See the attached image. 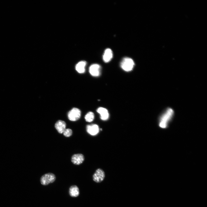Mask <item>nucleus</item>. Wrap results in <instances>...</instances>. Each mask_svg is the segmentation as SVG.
I'll return each mask as SVG.
<instances>
[{
	"label": "nucleus",
	"instance_id": "obj_1",
	"mask_svg": "<svg viewBox=\"0 0 207 207\" xmlns=\"http://www.w3.org/2000/svg\"><path fill=\"white\" fill-rule=\"evenodd\" d=\"M174 111L171 108H167L161 115L159 120V126L162 128H165L171 120L174 114Z\"/></svg>",
	"mask_w": 207,
	"mask_h": 207
},
{
	"label": "nucleus",
	"instance_id": "obj_2",
	"mask_svg": "<svg viewBox=\"0 0 207 207\" xmlns=\"http://www.w3.org/2000/svg\"><path fill=\"white\" fill-rule=\"evenodd\" d=\"M135 63L133 60L131 58L128 57L123 58L120 64L122 68L126 72L131 71Z\"/></svg>",
	"mask_w": 207,
	"mask_h": 207
},
{
	"label": "nucleus",
	"instance_id": "obj_3",
	"mask_svg": "<svg viewBox=\"0 0 207 207\" xmlns=\"http://www.w3.org/2000/svg\"><path fill=\"white\" fill-rule=\"evenodd\" d=\"M55 179V176L54 174L51 173H48L41 176L40 179V182L42 185H46L54 182Z\"/></svg>",
	"mask_w": 207,
	"mask_h": 207
},
{
	"label": "nucleus",
	"instance_id": "obj_4",
	"mask_svg": "<svg viewBox=\"0 0 207 207\" xmlns=\"http://www.w3.org/2000/svg\"><path fill=\"white\" fill-rule=\"evenodd\" d=\"M81 112L79 109L74 108L68 113V119L73 121H76L80 119L81 116Z\"/></svg>",
	"mask_w": 207,
	"mask_h": 207
},
{
	"label": "nucleus",
	"instance_id": "obj_5",
	"mask_svg": "<svg viewBox=\"0 0 207 207\" xmlns=\"http://www.w3.org/2000/svg\"><path fill=\"white\" fill-rule=\"evenodd\" d=\"M105 177V174L103 170L98 168L93 175V180L97 183H99L102 181Z\"/></svg>",
	"mask_w": 207,
	"mask_h": 207
},
{
	"label": "nucleus",
	"instance_id": "obj_6",
	"mask_svg": "<svg viewBox=\"0 0 207 207\" xmlns=\"http://www.w3.org/2000/svg\"><path fill=\"white\" fill-rule=\"evenodd\" d=\"M101 67L97 64H93L90 66L89 68L90 74L93 76L97 77L100 74Z\"/></svg>",
	"mask_w": 207,
	"mask_h": 207
},
{
	"label": "nucleus",
	"instance_id": "obj_7",
	"mask_svg": "<svg viewBox=\"0 0 207 207\" xmlns=\"http://www.w3.org/2000/svg\"><path fill=\"white\" fill-rule=\"evenodd\" d=\"M86 129L87 132L92 135H96L99 131V126L96 124H93L87 125Z\"/></svg>",
	"mask_w": 207,
	"mask_h": 207
},
{
	"label": "nucleus",
	"instance_id": "obj_8",
	"mask_svg": "<svg viewBox=\"0 0 207 207\" xmlns=\"http://www.w3.org/2000/svg\"><path fill=\"white\" fill-rule=\"evenodd\" d=\"M84 159V156L82 154H74L71 157V161L74 164L78 165L81 164Z\"/></svg>",
	"mask_w": 207,
	"mask_h": 207
},
{
	"label": "nucleus",
	"instance_id": "obj_9",
	"mask_svg": "<svg viewBox=\"0 0 207 207\" xmlns=\"http://www.w3.org/2000/svg\"><path fill=\"white\" fill-rule=\"evenodd\" d=\"M97 112L100 115L101 119L103 120L108 119L109 117V114L108 110L106 108L100 107L97 110Z\"/></svg>",
	"mask_w": 207,
	"mask_h": 207
},
{
	"label": "nucleus",
	"instance_id": "obj_10",
	"mask_svg": "<svg viewBox=\"0 0 207 207\" xmlns=\"http://www.w3.org/2000/svg\"><path fill=\"white\" fill-rule=\"evenodd\" d=\"M66 124L64 121L58 120L55 124V127L58 132L62 134L66 129Z\"/></svg>",
	"mask_w": 207,
	"mask_h": 207
},
{
	"label": "nucleus",
	"instance_id": "obj_11",
	"mask_svg": "<svg viewBox=\"0 0 207 207\" xmlns=\"http://www.w3.org/2000/svg\"><path fill=\"white\" fill-rule=\"evenodd\" d=\"M113 55L112 50L110 48L106 49L105 50L103 56V59L104 62L106 63L109 62L112 58Z\"/></svg>",
	"mask_w": 207,
	"mask_h": 207
},
{
	"label": "nucleus",
	"instance_id": "obj_12",
	"mask_svg": "<svg viewBox=\"0 0 207 207\" xmlns=\"http://www.w3.org/2000/svg\"><path fill=\"white\" fill-rule=\"evenodd\" d=\"M87 62L85 61H82L79 62L75 66L76 71L79 73H83L85 71V67Z\"/></svg>",
	"mask_w": 207,
	"mask_h": 207
},
{
	"label": "nucleus",
	"instance_id": "obj_13",
	"mask_svg": "<svg viewBox=\"0 0 207 207\" xmlns=\"http://www.w3.org/2000/svg\"><path fill=\"white\" fill-rule=\"evenodd\" d=\"M70 195L73 197H76L78 196L79 194V191L78 188L75 185L71 186L69 189Z\"/></svg>",
	"mask_w": 207,
	"mask_h": 207
},
{
	"label": "nucleus",
	"instance_id": "obj_14",
	"mask_svg": "<svg viewBox=\"0 0 207 207\" xmlns=\"http://www.w3.org/2000/svg\"><path fill=\"white\" fill-rule=\"evenodd\" d=\"M85 118L87 122H91L92 121L94 118V114L93 112H89L86 114Z\"/></svg>",
	"mask_w": 207,
	"mask_h": 207
},
{
	"label": "nucleus",
	"instance_id": "obj_15",
	"mask_svg": "<svg viewBox=\"0 0 207 207\" xmlns=\"http://www.w3.org/2000/svg\"><path fill=\"white\" fill-rule=\"evenodd\" d=\"M63 133L65 136L68 137L72 135V130L70 129H66Z\"/></svg>",
	"mask_w": 207,
	"mask_h": 207
}]
</instances>
